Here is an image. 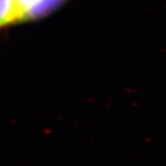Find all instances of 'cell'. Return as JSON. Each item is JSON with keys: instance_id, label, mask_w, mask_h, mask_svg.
Listing matches in <instances>:
<instances>
[{"instance_id": "6da1fadb", "label": "cell", "mask_w": 166, "mask_h": 166, "mask_svg": "<svg viewBox=\"0 0 166 166\" xmlns=\"http://www.w3.org/2000/svg\"><path fill=\"white\" fill-rule=\"evenodd\" d=\"M65 0H15L16 22L36 20L48 15Z\"/></svg>"}, {"instance_id": "7a4b0ae2", "label": "cell", "mask_w": 166, "mask_h": 166, "mask_svg": "<svg viewBox=\"0 0 166 166\" xmlns=\"http://www.w3.org/2000/svg\"><path fill=\"white\" fill-rule=\"evenodd\" d=\"M16 22L15 0H0V26Z\"/></svg>"}]
</instances>
